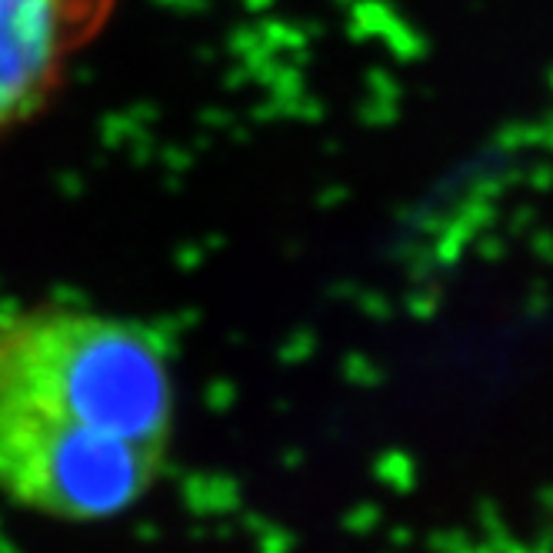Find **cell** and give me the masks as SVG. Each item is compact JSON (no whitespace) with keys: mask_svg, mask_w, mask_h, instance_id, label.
Returning a JSON list of instances; mask_svg holds the SVG:
<instances>
[{"mask_svg":"<svg viewBox=\"0 0 553 553\" xmlns=\"http://www.w3.org/2000/svg\"><path fill=\"white\" fill-rule=\"evenodd\" d=\"M177 427L167 341L73 300L0 314V497L54 523H107L160 483Z\"/></svg>","mask_w":553,"mask_h":553,"instance_id":"6da1fadb","label":"cell"},{"mask_svg":"<svg viewBox=\"0 0 553 553\" xmlns=\"http://www.w3.org/2000/svg\"><path fill=\"white\" fill-rule=\"evenodd\" d=\"M120 0H0V137L48 114Z\"/></svg>","mask_w":553,"mask_h":553,"instance_id":"7a4b0ae2","label":"cell"}]
</instances>
